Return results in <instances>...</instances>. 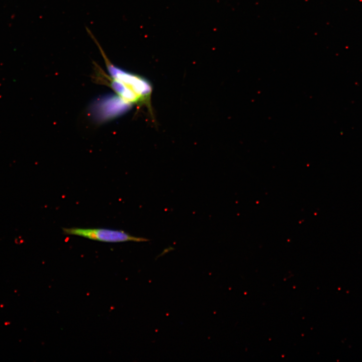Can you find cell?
Segmentation results:
<instances>
[{
  "label": "cell",
  "instance_id": "obj_2",
  "mask_svg": "<svg viewBox=\"0 0 362 362\" xmlns=\"http://www.w3.org/2000/svg\"><path fill=\"white\" fill-rule=\"evenodd\" d=\"M62 231L65 235H76L105 242H145L149 240L144 237L132 236L123 230L103 228H63Z\"/></svg>",
  "mask_w": 362,
  "mask_h": 362
},
{
  "label": "cell",
  "instance_id": "obj_1",
  "mask_svg": "<svg viewBox=\"0 0 362 362\" xmlns=\"http://www.w3.org/2000/svg\"><path fill=\"white\" fill-rule=\"evenodd\" d=\"M102 54L109 74L110 85L116 94L131 105L148 101L151 86L144 78L124 70L109 60L90 30L87 31Z\"/></svg>",
  "mask_w": 362,
  "mask_h": 362
},
{
  "label": "cell",
  "instance_id": "obj_3",
  "mask_svg": "<svg viewBox=\"0 0 362 362\" xmlns=\"http://www.w3.org/2000/svg\"><path fill=\"white\" fill-rule=\"evenodd\" d=\"M132 105L116 95L105 98L98 104L97 113L103 119L112 118L123 113Z\"/></svg>",
  "mask_w": 362,
  "mask_h": 362
}]
</instances>
